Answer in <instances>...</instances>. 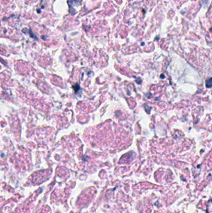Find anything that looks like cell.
I'll return each instance as SVG.
<instances>
[{
	"mask_svg": "<svg viewBox=\"0 0 212 213\" xmlns=\"http://www.w3.org/2000/svg\"><path fill=\"white\" fill-rule=\"evenodd\" d=\"M81 0H68L69 5H80Z\"/></svg>",
	"mask_w": 212,
	"mask_h": 213,
	"instance_id": "cell-1",
	"label": "cell"
},
{
	"mask_svg": "<svg viewBox=\"0 0 212 213\" xmlns=\"http://www.w3.org/2000/svg\"><path fill=\"white\" fill-rule=\"evenodd\" d=\"M206 87L207 88H210L212 87V78H210L207 80Z\"/></svg>",
	"mask_w": 212,
	"mask_h": 213,
	"instance_id": "cell-2",
	"label": "cell"
},
{
	"mask_svg": "<svg viewBox=\"0 0 212 213\" xmlns=\"http://www.w3.org/2000/svg\"><path fill=\"white\" fill-rule=\"evenodd\" d=\"M210 32H211V33H212V27L210 29Z\"/></svg>",
	"mask_w": 212,
	"mask_h": 213,
	"instance_id": "cell-3",
	"label": "cell"
}]
</instances>
